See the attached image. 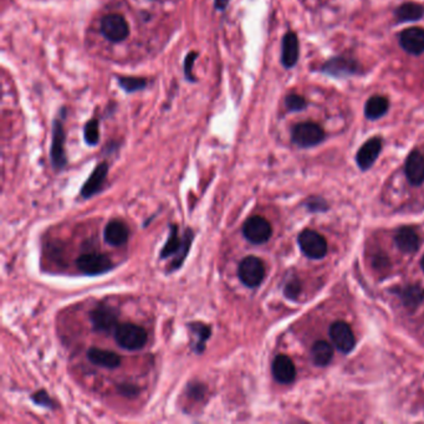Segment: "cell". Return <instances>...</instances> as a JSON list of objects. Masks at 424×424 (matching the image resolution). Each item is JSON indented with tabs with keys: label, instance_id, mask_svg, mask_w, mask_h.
<instances>
[{
	"label": "cell",
	"instance_id": "obj_1",
	"mask_svg": "<svg viewBox=\"0 0 424 424\" xmlns=\"http://www.w3.org/2000/svg\"><path fill=\"white\" fill-rule=\"evenodd\" d=\"M193 238H194V233H193L192 229H187L185 235L180 238V234H178V227L174 226V224L171 227L167 241H166V244L163 245L161 253H160L161 259H167V257L176 255L173 262L171 263V266H169L171 273L174 270L180 269L182 266L185 257L191 251Z\"/></svg>",
	"mask_w": 424,
	"mask_h": 424
},
{
	"label": "cell",
	"instance_id": "obj_2",
	"mask_svg": "<svg viewBox=\"0 0 424 424\" xmlns=\"http://www.w3.org/2000/svg\"><path fill=\"white\" fill-rule=\"evenodd\" d=\"M67 116L66 108H61L51 126V146H50V161L56 171H62L67 164L65 151L66 131L64 121Z\"/></svg>",
	"mask_w": 424,
	"mask_h": 424
},
{
	"label": "cell",
	"instance_id": "obj_3",
	"mask_svg": "<svg viewBox=\"0 0 424 424\" xmlns=\"http://www.w3.org/2000/svg\"><path fill=\"white\" fill-rule=\"evenodd\" d=\"M147 331L136 323H126L115 330V340L127 351H138L147 344Z\"/></svg>",
	"mask_w": 424,
	"mask_h": 424
},
{
	"label": "cell",
	"instance_id": "obj_4",
	"mask_svg": "<svg viewBox=\"0 0 424 424\" xmlns=\"http://www.w3.org/2000/svg\"><path fill=\"white\" fill-rule=\"evenodd\" d=\"M102 36L112 44L125 42L130 35V25L121 14H108L100 22Z\"/></svg>",
	"mask_w": 424,
	"mask_h": 424
},
{
	"label": "cell",
	"instance_id": "obj_5",
	"mask_svg": "<svg viewBox=\"0 0 424 424\" xmlns=\"http://www.w3.org/2000/svg\"><path fill=\"white\" fill-rule=\"evenodd\" d=\"M78 269L85 275L96 276L106 274L115 268V264L106 254L86 253L76 259Z\"/></svg>",
	"mask_w": 424,
	"mask_h": 424
},
{
	"label": "cell",
	"instance_id": "obj_6",
	"mask_svg": "<svg viewBox=\"0 0 424 424\" xmlns=\"http://www.w3.org/2000/svg\"><path fill=\"white\" fill-rule=\"evenodd\" d=\"M238 276L245 287H257L265 278V265L263 260L257 257H244L238 266Z\"/></svg>",
	"mask_w": 424,
	"mask_h": 424
},
{
	"label": "cell",
	"instance_id": "obj_7",
	"mask_svg": "<svg viewBox=\"0 0 424 424\" xmlns=\"http://www.w3.org/2000/svg\"><path fill=\"white\" fill-rule=\"evenodd\" d=\"M291 138L294 144L303 149H307L321 144L325 138V132L314 122H303L294 127Z\"/></svg>",
	"mask_w": 424,
	"mask_h": 424
},
{
	"label": "cell",
	"instance_id": "obj_8",
	"mask_svg": "<svg viewBox=\"0 0 424 424\" xmlns=\"http://www.w3.org/2000/svg\"><path fill=\"white\" fill-rule=\"evenodd\" d=\"M243 234L245 239L251 241V244H264L271 238L273 228L265 218L260 215H254L245 221Z\"/></svg>",
	"mask_w": 424,
	"mask_h": 424
},
{
	"label": "cell",
	"instance_id": "obj_9",
	"mask_svg": "<svg viewBox=\"0 0 424 424\" xmlns=\"http://www.w3.org/2000/svg\"><path fill=\"white\" fill-rule=\"evenodd\" d=\"M92 328L97 332H110L119 326V311L108 305H100L90 312Z\"/></svg>",
	"mask_w": 424,
	"mask_h": 424
},
{
	"label": "cell",
	"instance_id": "obj_10",
	"mask_svg": "<svg viewBox=\"0 0 424 424\" xmlns=\"http://www.w3.org/2000/svg\"><path fill=\"white\" fill-rule=\"evenodd\" d=\"M299 245L305 255L310 259H323L328 253V243L325 238L310 229L300 233Z\"/></svg>",
	"mask_w": 424,
	"mask_h": 424
},
{
	"label": "cell",
	"instance_id": "obj_11",
	"mask_svg": "<svg viewBox=\"0 0 424 424\" xmlns=\"http://www.w3.org/2000/svg\"><path fill=\"white\" fill-rule=\"evenodd\" d=\"M330 337L341 353H350L356 344L353 330L344 321L332 323V326L330 328Z\"/></svg>",
	"mask_w": 424,
	"mask_h": 424
},
{
	"label": "cell",
	"instance_id": "obj_12",
	"mask_svg": "<svg viewBox=\"0 0 424 424\" xmlns=\"http://www.w3.org/2000/svg\"><path fill=\"white\" fill-rule=\"evenodd\" d=\"M108 162L99 163V164L96 166L95 169L92 171L90 177L87 178V180H86L84 185H83L81 192H80V196L84 198V199H89V198L94 197L95 194H97L99 192L101 191L103 183H105V180L108 178Z\"/></svg>",
	"mask_w": 424,
	"mask_h": 424
},
{
	"label": "cell",
	"instance_id": "obj_13",
	"mask_svg": "<svg viewBox=\"0 0 424 424\" xmlns=\"http://www.w3.org/2000/svg\"><path fill=\"white\" fill-rule=\"evenodd\" d=\"M299 51L298 35L293 31H289L282 37L281 42V64L287 69L294 67L299 60Z\"/></svg>",
	"mask_w": 424,
	"mask_h": 424
},
{
	"label": "cell",
	"instance_id": "obj_14",
	"mask_svg": "<svg viewBox=\"0 0 424 424\" xmlns=\"http://www.w3.org/2000/svg\"><path fill=\"white\" fill-rule=\"evenodd\" d=\"M382 150V141L381 138L375 137L368 139L366 144L359 149L356 155V161L361 169H368L376 162L377 157Z\"/></svg>",
	"mask_w": 424,
	"mask_h": 424
},
{
	"label": "cell",
	"instance_id": "obj_15",
	"mask_svg": "<svg viewBox=\"0 0 424 424\" xmlns=\"http://www.w3.org/2000/svg\"><path fill=\"white\" fill-rule=\"evenodd\" d=\"M400 46L409 54H422L424 53V29L409 28L402 31L400 35Z\"/></svg>",
	"mask_w": 424,
	"mask_h": 424
},
{
	"label": "cell",
	"instance_id": "obj_16",
	"mask_svg": "<svg viewBox=\"0 0 424 424\" xmlns=\"http://www.w3.org/2000/svg\"><path fill=\"white\" fill-rule=\"evenodd\" d=\"M273 376L278 382L282 384H289L294 382L295 377H296V368L295 364L290 357H287L285 355H279L276 356L273 362Z\"/></svg>",
	"mask_w": 424,
	"mask_h": 424
},
{
	"label": "cell",
	"instance_id": "obj_17",
	"mask_svg": "<svg viewBox=\"0 0 424 424\" xmlns=\"http://www.w3.org/2000/svg\"><path fill=\"white\" fill-rule=\"evenodd\" d=\"M407 180L413 185H419L424 180V155L419 151H413L407 157L406 167Z\"/></svg>",
	"mask_w": 424,
	"mask_h": 424
},
{
	"label": "cell",
	"instance_id": "obj_18",
	"mask_svg": "<svg viewBox=\"0 0 424 424\" xmlns=\"http://www.w3.org/2000/svg\"><path fill=\"white\" fill-rule=\"evenodd\" d=\"M128 237H130L128 228L124 221H119V219L110 221L103 232L105 241L112 246H121V245L126 244Z\"/></svg>",
	"mask_w": 424,
	"mask_h": 424
},
{
	"label": "cell",
	"instance_id": "obj_19",
	"mask_svg": "<svg viewBox=\"0 0 424 424\" xmlns=\"http://www.w3.org/2000/svg\"><path fill=\"white\" fill-rule=\"evenodd\" d=\"M87 359H90L91 364L114 370L121 366V356L114 351L102 350L97 347H92L87 351Z\"/></svg>",
	"mask_w": 424,
	"mask_h": 424
},
{
	"label": "cell",
	"instance_id": "obj_20",
	"mask_svg": "<svg viewBox=\"0 0 424 424\" xmlns=\"http://www.w3.org/2000/svg\"><path fill=\"white\" fill-rule=\"evenodd\" d=\"M396 244L405 253H414L419 248V237L412 228H400L396 234Z\"/></svg>",
	"mask_w": 424,
	"mask_h": 424
},
{
	"label": "cell",
	"instance_id": "obj_21",
	"mask_svg": "<svg viewBox=\"0 0 424 424\" xmlns=\"http://www.w3.org/2000/svg\"><path fill=\"white\" fill-rule=\"evenodd\" d=\"M389 100L383 96H373L364 106L366 117L370 120H378L389 111Z\"/></svg>",
	"mask_w": 424,
	"mask_h": 424
},
{
	"label": "cell",
	"instance_id": "obj_22",
	"mask_svg": "<svg viewBox=\"0 0 424 424\" xmlns=\"http://www.w3.org/2000/svg\"><path fill=\"white\" fill-rule=\"evenodd\" d=\"M424 15V6H421L418 3H405L402 6H398V9L396 10V18L400 23H406V22H416L419 20Z\"/></svg>",
	"mask_w": 424,
	"mask_h": 424
},
{
	"label": "cell",
	"instance_id": "obj_23",
	"mask_svg": "<svg viewBox=\"0 0 424 424\" xmlns=\"http://www.w3.org/2000/svg\"><path fill=\"white\" fill-rule=\"evenodd\" d=\"M334 356L332 347L326 341H317L311 348V359L316 366H328Z\"/></svg>",
	"mask_w": 424,
	"mask_h": 424
},
{
	"label": "cell",
	"instance_id": "obj_24",
	"mask_svg": "<svg viewBox=\"0 0 424 424\" xmlns=\"http://www.w3.org/2000/svg\"><path fill=\"white\" fill-rule=\"evenodd\" d=\"M323 70H325V72L330 74V75L345 76V75L353 74V72L356 71V67H355V62L353 61L337 58V59L330 60L326 65L323 66Z\"/></svg>",
	"mask_w": 424,
	"mask_h": 424
},
{
	"label": "cell",
	"instance_id": "obj_25",
	"mask_svg": "<svg viewBox=\"0 0 424 424\" xmlns=\"http://www.w3.org/2000/svg\"><path fill=\"white\" fill-rule=\"evenodd\" d=\"M188 328L191 329L192 334H196L198 337V340L193 345V350L197 353H203L205 342L210 339V332H212L210 326L203 323H188Z\"/></svg>",
	"mask_w": 424,
	"mask_h": 424
},
{
	"label": "cell",
	"instance_id": "obj_26",
	"mask_svg": "<svg viewBox=\"0 0 424 424\" xmlns=\"http://www.w3.org/2000/svg\"><path fill=\"white\" fill-rule=\"evenodd\" d=\"M117 84L126 94H135L144 91L149 86L147 78L137 76H117Z\"/></svg>",
	"mask_w": 424,
	"mask_h": 424
},
{
	"label": "cell",
	"instance_id": "obj_27",
	"mask_svg": "<svg viewBox=\"0 0 424 424\" xmlns=\"http://www.w3.org/2000/svg\"><path fill=\"white\" fill-rule=\"evenodd\" d=\"M100 121L91 119L85 124L84 139L87 146L95 147L100 142Z\"/></svg>",
	"mask_w": 424,
	"mask_h": 424
},
{
	"label": "cell",
	"instance_id": "obj_28",
	"mask_svg": "<svg viewBox=\"0 0 424 424\" xmlns=\"http://www.w3.org/2000/svg\"><path fill=\"white\" fill-rule=\"evenodd\" d=\"M400 298L405 301L406 306H411V307H416L421 304V301L423 300L424 291L419 287H409L405 289L402 294H400Z\"/></svg>",
	"mask_w": 424,
	"mask_h": 424
},
{
	"label": "cell",
	"instance_id": "obj_29",
	"mask_svg": "<svg viewBox=\"0 0 424 424\" xmlns=\"http://www.w3.org/2000/svg\"><path fill=\"white\" fill-rule=\"evenodd\" d=\"M198 56H199V54L197 51H189L188 54L185 55V62H183V74H185L187 83L196 84L198 81L197 76H194V74H193V66L196 64Z\"/></svg>",
	"mask_w": 424,
	"mask_h": 424
},
{
	"label": "cell",
	"instance_id": "obj_30",
	"mask_svg": "<svg viewBox=\"0 0 424 424\" xmlns=\"http://www.w3.org/2000/svg\"><path fill=\"white\" fill-rule=\"evenodd\" d=\"M285 105H287L289 111H301L306 108V101H305L303 96L296 95V94H290L285 99Z\"/></svg>",
	"mask_w": 424,
	"mask_h": 424
},
{
	"label": "cell",
	"instance_id": "obj_31",
	"mask_svg": "<svg viewBox=\"0 0 424 424\" xmlns=\"http://www.w3.org/2000/svg\"><path fill=\"white\" fill-rule=\"evenodd\" d=\"M31 400H34L36 405H39V406L46 407V408H54L55 407L54 400L49 397V394L45 391H37L33 394Z\"/></svg>",
	"mask_w": 424,
	"mask_h": 424
},
{
	"label": "cell",
	"instance_id": "obj_32",
	"mask_svg": "<svg viewBox=\"0 0 424 424\" xmlns=\"http://www.w3.org/2000/svg\"><path fill=\"white\" fill-rule=\"evenodd\" d=\"M301 291V285L298 280H291L290 282H287V287H285V295L290 299H296L298 295Z\"/></svg>",
	"mask_w": 424,
	"mask_h": 424
},
{
	"label": "cell",
	"instance_id": "obj_33",
	"mask_svg": "<svg viewBox=\"0 0 424 424\" xmlns=\"http://www.w3.org/2000/svg\"><path fill=\"white\" fill-rule=\"evenodd\" d=\"M188 389H189V392H188L189 397H194L196 400H201L203 397L205 387H204L202 383H191L188 386Z\"/></svg>",
	"mask_w": 424,
	"mask_h": 424
},
{
	"label": "cell",
	"instance_id": "obj_34",
	"mask_svg": "<svg viewBox=\"0 0 424 424\" xmlns=\"http://www.w3.org/2000/svg\"><path fill=\"white\" fill-rule=\"evenodd\" d=\"M121 392L124 396H135L137 394L138 389L133 384H124L121 386Z\"/></svg>",
	"mask_w": 424,
	"mask_h": 424
},
{
	"label": "cell",
	"instance_id": "obj_35",
	"mask_svg": "<svg viewBox=\"0 0 424 424\" xmlns=\"http://www.w3.org/2000/svg\"><path fill=\"white\" fill-rule=\"evenodd\" d=\"M229 3H230V0H214L215 10L224 12L229 6Z\"/></svg>",
	"mask_w": 424,
	"mask_h": 424
},
{
	"label": "cell",
	"instance_id": "obj_36",
	"mask_svg": "<svg viewBox=\"0 0 424 424\" xmlns=\"http://www.w3.org/2000/svg\"><path fill=\"white\" fill-rule=\"evenodd\" d=\"M421 265H422V269H423L424 271V257L422 259V262H421Z\"/></svg>",
	"mask_w": 424,
	"mask_h": 424
},
{
	"label": "cell",
	"instance_id": "obj_37",
	"mask_svg": "<svg viewBox=\"0 0 424 424\" xmlns=\"http://www.w3.org/2000/svg\"><path fill=\"white\" fill-rule=\"evenodd\" d=\"M151 1H158V0H151Z\"/></svg>",
	"mask_w": 424,
	"mask_h": 424
}]
</instances>
